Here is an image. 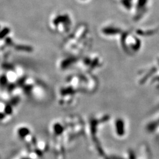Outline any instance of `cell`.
<instances>
[{
	"label": "cell",
	"mask_w": 159,
	"mask_h": 159,
	"mask_svg": "<svg viewBox=\"0 0 159 159\" xmlns=\"http://www.w3.org/2000/svg\"><path fill=\"white\" fill-rule=\"evenodd\" d=\"M118 31H119L118 30L114 29L113 28H106L102 30L103 33L104 34H107V35L116 34Z\"/></svg>",
	"instance_id": "2"
},
{
	"label": "cell",
	"mask_w": 159,
	"mask_h": 159,
	"mask_svg": "<svg viewBox=\"0 0 159 159\" xmlns=\"http://www.w3.org/2000/svg\"><path fill=\"white\" fill-rule=\"evenodd\" d=\"M65 23V22H70L69 18L67 16H60L57 17L54 21V25H58L60 23Z\"/></svg>",
	"instance_id": "1"
}]
</instances>
